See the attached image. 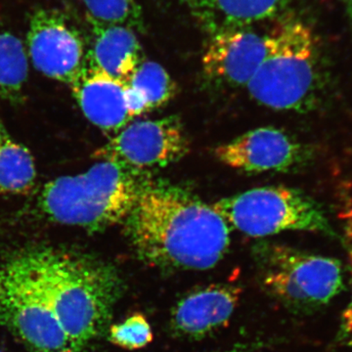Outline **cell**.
Returning <instances> with one entry per match:
<instances>
[{
    "label": "cell",
    "mask_w": 352,
    "mask_h": 352,
    "mask_svg": "<svg viewBox=\"0 0 352 352\" xmlns=\"http://www.w3.org/2000/svg\"><path fill=\"white\" fill-rule=\"evenodd\" d=\"M124 223L138 258L160 270H210L230 245L228 223L212 205L164 183L142 182Z\"/></svg>",
    "instance_id": "cell-1"
},
{
    "label": "cell",
    "mask_w": 352,
    "mask_h": 352,
    "mask_svg": "<svg viewBox=\"0 0 352 352\" xmlns=\"http://www.w3.org/2000/svg\"><path fill=\"white\" fill-rule=\"evenodd\" d=\"M76 352L105 332L124 284L100 259L55 249L22 252Z\"/></svg>",
    "instance_id": "cell-2"
},
{
    "label": "cell",
    "mask_w": 352,
    "mask_h": 352,
    "mask_svg": "<svg viewBox=\"0 0 352 352\" xmlns=\"http://www.w3.org/2000/svg\"><path fill=\"white\" fill-rule=\"evenodd\" d=\"M141 184L138 175L100 161L85 173L61 176L44 185L38 206L52 221L96 232L126 219Z\"/></svg>",
    "instance_id": "cell-3"
},
{
    "label": "cell",
    "mask_w": 352,
    "mask_h": 352,
    "mask_svg": "<svg viewBox=\"0 0 352 352\" xmlns=\"http://www.w3.org/2000/svg\"><path fill=\"white\" fill-rule=\"evenodd\" d=\"M265 38L266 56L245 88L266 107L307 110L320 80V46L314 32L302 21L285 18Z\"/></svg>",
    "instance_id": "cell-4"
},
{
    "label": "cell",
    "mask_w": 352,
    "mask_h": 352,
    "mask_svg": "<svg viewBox=\"0 0 352 352\" xmlns=\"http://www.w3.org/2000/svg\"><path fill=\"white\" fill-rule=\"evenodd\" d=\"M212 207L228 226L251 237L284 231L335 234L321 206L300 190L289 187H259L221 199Z\"/></svg>",
    "instance_id": "cell-5"
},
{
    "label": "cell",
    "mask_w": 352,
    "mask_h": 352,
    "mask_svg": "<svg viewBox=\"0 0 352 352\" xmlns=\"http://www.w3.org/2000/svg\"><path fill=\"white\" fill-rule=\"evenodd\" d=\"M256 261L263 289L291 309L328 305L342 287V265L328 256L265 245L256 250Z\"/></svg>",
    "instance_id": "cell-6"
},
{
    "label": "cell",
    "mask_w": 352,
    "mask_h": 352,
    "mask_svg": "<svg viewBox=\"0 0 352 352\" xmlns=\"http://www.w3.org/2000/svg\"><path fill=\"white\" fill-rule=\"evenodd\" d=\"M2 273L0 322L32 352H76L22 254Z\"/></svg>",
    "instance_id": "cell-7"
},
{
    "label": "cell",
    "mask_w": 352,
    "mask_h": 352,
    "mask_svg": "<svg viewBox=\"0 0 352 352\" xmlns=\"http://www.w3.org/2000/svg\"><path fill=\"white\" fill-rule=\"evenodd\" d=\"M189 151L186 131L178 118L129 122L96 153L108 161L138 175L166 168Z\"/></svg>",
    "instance_id": "cell-8"
},
{
    "label": "cell",
    "mask_w": 352,
    "mask_h": 352,
    "mask_svg": "<svg viewBox=\"0 0 352 352\" xmlns=\"http://www.w3.org/2000/svg\"><path fill=\"white\" fill-rule=\"evenodd\" d=\"M27 43L34 68L58 82L71 85L87 65L82 34L56 9L32 13Z\"/></svg>",
    "instance_id": "cell-9"
},
{
    "label": "cell",
    "mask_w": 352,
    "mask_h": 352,
    "mask_svg": "<svg viewBox=\"0 0 352 352\" xmlns=\"http://www.w3.org/2000/svg\"><path fill=\"white\" fill-rule=\"evenodd\" d=\"M222 164L245 173L285 171L307 159L305 148L275 127H261L245 132L215 149Z\"/></svg>",
    "instance_id": "cell-10"
},
{
    "label": "cell",
    "mask_w": 352,
    "mask_h": 352,
    "mask_svg": "<svg viewBox=\"0 0 352 352\" xmlns=\"http://www.w3.org/2000/svg\"><path fill=\"white\" fill-rule=\"evenodd\" d=\"M265 56V36L243 28L212 34L201 63L210 78L245 87Z\"/></svg>",
    "instance_id": "cell-11"
},
{
    "label": "cell",
    "mask_w": 352,
    "mask_h": 352,
    "mask_svg": "<svg viewBox=\"0 0 352 352\" xmlns=\"http://www.w3.org/2000/svg\"><path fill=\"white\" fill-rule=\"evenodd\" d=\"M242 289L234 285L214 284L190 292L171 311L170 330L187 340H201L224 327L230 320Z\"/></svg>",
    "instance_id": "cell-12"
},
{
    "label": "cell",
    "mask_w": 352,
    "mask_h": 352,
    "mask_svg": "<svg viewBox=\"0 0 352 352\" xmlns=\"http://www.w3.org/2000/svg\"><path fill=\"white\" fill-rule=\"evenodd\" d=\"M69 85L83 115L101 131L115 135L131 122L126 83L87 62Z\"/></svg>",
    "instance_id": "cell-13"
},
{
    "label": "cell",
    "mask_w": 352,
    "mask_h": 352,
    "mask_svg": "<svg viewBox=\"0 0 352 352\" xmlns=\"http://www.w3.org/2000/svg\"><path fill=\"white\" fill-rule=\"evenodd\" d=\"M204 31L212 34L281 15L291 0H178Z\"/></svg>",
    "instance_id": "cell-14"
},
{
    "label": "cell",
    "mask_w": 352,
    "mask_h": 352,
    "mask_svg": "<svg viewBox=\"0 0 352 352\" xmlns=\"http://www.w3.org/2000/svg\"><path fill=\"white\" fill-rule=\"evenodd\" d=\"M89 23L94 41L88 62L120 82H129L145 60L135 31L124 25Z\"/></svg>",
    "instance_id": "cell-15"
},
{
    "label": "cell",
    "mask_w": 352,
    "mask_h": 352,
    "mask_svg": "<svg viewBox=\"0 0 352 352\" xmlns=\"http://www.w3.org/2000/svg\"><path fill=\"white\" fill-rule=\"evenodd\" d=\"M175 80L162 65L144 60L127 82V102L132 119L162 107L175 96Z\"/></svg>",
    "instance_id": "cell-16"
},
{
    "label": "cell",
    "mask_w": 352,
    "mask_h": 352,
    "mask_svg": "<svg viewBox=\"0 0 352 352\" xmlns=\"http://www.w3.org/2000/svg\"><path fill=\"white\" fill-rule=\"evenodd\" d=\"M36 177L31 153L10 135L0 120V194L27 193Z\"/></svg>",
    "instance_id": "cell-17"
},
{
    "label": "cell",
    "mask_w": 352,
    "mask_h": 352,
    "mask_svg": "<svg viewBox=\"0 0 352 352\" xmlns=\"http://www.w3.org/2000/svg\"><path fill=\"white\" fill-rule=\"evenodd\" d=\"M29 74L22 41L12 32L0 31V98L19 100Z\"/></svg>",
    "instance_id": "cell-18"
},
{
    "label": "cell",
    "mask_w": 352,
    "mask_h": 352,
    "mask_svg": "<svg viewBox=\"0 0 352 352\" xmlns=\"http://www.w3.org/2000/svg\"><path fill=\"white\" fill-rule=\"evenodd\" d=\"M87 19L103 25H124L129 29L143 27L142 9L136 0H82Z\"/></svg>",
    "instance_id": "cell-19"
},
{
    "label": "cell",
    "mask_w": 352,
    "mask_h": 352,
    "mask_svg": "<svg viewBox=\"0 0 352 352\" xmlns=\"http://www.w3.org/2000/svg\"><path fill=\"white\" fill-rule=\"evenodd\" d=\"M109 340L129 351L143 349L153 340L151 326L144 315H132L122 323L111 326Z\"/></svg>",
    "instance_id": "cell-20"
},
{
    "label": "cell",
    "mask_w": 352,
    "mask_h": 352,
    "mask_svg": "<svg viewBox=\"0 0 352 352\" xmlns=\"http://www.w3.org/2000/svg\"><path fill=\"white\" fill-rule=\"evenodd\" d=\"M349 265H351V274L352 282V249L349 251ZM342 333L344 340L352 346V296L351 302L349 303L346 310L342 314Z\"/></svg>",
    "instance_id": "cell-21"
},
{
    "label": "cell",
    "mask_w": 352,
    "mask_h": 352,
    "mask_svg": "<svg viewBox=\"0 0 352 352\" xmlns=\"http://www.w3.org/2000/svg\"><path fill=\"white\" fill-rule=\"evenodd\" d=\"M254 344L251 342H242V344H237L226 351L220 352H251Z\"/></svg>",
    "instance_id": "cell-22"
},
{
    "label": "cell",
    "mask_w": 352,
    "mask_h": 352,
    "mask_svg": "<svg viewBox=\"0 0 352 352\" xmlns=\"http://www.w3.org/2000/svg\"><path fill=\"white\" fill-rule=\"evenodd\" d=\"M342 2H344V8H346L347 19H349V25H351L352 32V0H342Z\"/></svg>",
    "instance_id": "cell-23"
},
{
    "label": "cell",
    "mask_w": 352,
    "mask_h": 352,
    "mask_svg": "<svg viewBox=\"0 0 352 352\" xmlns=\"http://www.w3.org/2000/svg\"><path fill=\"white\" fill-rule=\"evenodd\" d=\"M344 217L346 219L347 226H349V228L351 229V232L352 233V208L347 210Z\"/></svg>",
    "instance_id": "cell-24"
},
{
    "label": "cell",
    "mask_w": 352,
    "mask_h": 352,
    "mask_svg": "<svg viewBox=\"0 0 352 352\" xmlns=\"http://www.w3.org/2000/svg\"><path fill=\"white\" fill-rule=\"evenodd\" d=\"M2 292H3V273L0 271V298H1Z\"/></svg>",
    "instance_id": "cell-25"
},
{
    "label": "cell",
    "mask_w": 352,
    "mask_h": 352,
    "mask_svg": "<svg viewBox=\"0 0 352 352\" xmlns=\"http://www.w3.org/2000/svg\"><path fill=\"white\" fill-rule=\"evenodd\" d=\"M0 352H2L1 351H0Z\"/></svg>",
    "instance_id": "cell-26"
}]
</instances>
